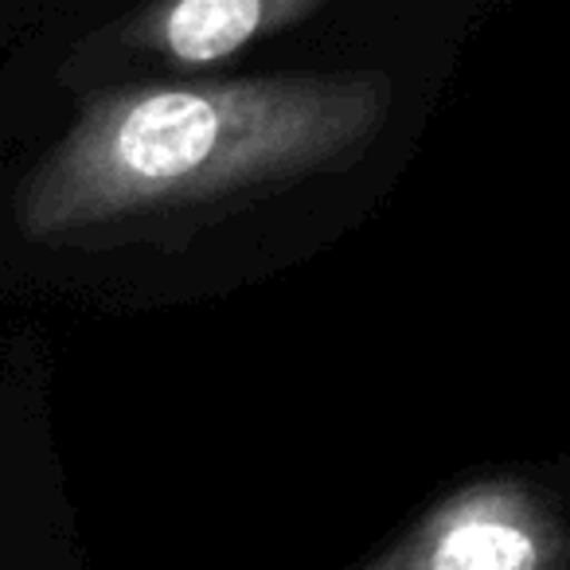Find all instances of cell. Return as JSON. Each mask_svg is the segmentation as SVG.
<instances>
[{"label":"cell","mask_w":570,"mask_h":570,"mask_svg":"<svg viewBox=\"0 0 570 570\" xmlns=\"http://www.w3.org/2000/svg\"><path fill=\"white\" fill-rule=\"evenodd\" d=\"M383 71H302L98 90L28 173L17 223L63 238L344 168L387 126Z\"/></svg>","instance_id":"obj_1"},{"label":"cell","mask_w":570,"mask_h":570,"mask_svg":"<svg viewBox=\"0 0 570 570\" xmlns=\"http://www.w3.org/2000/svg\"><path fill=\"white\" fill-rule=\"evenodd\" d=\"M321 9V0H180L145 12L134 40L176 67H212L317 17Z\"/></svg>","instance_id":"obj_3"},{"label":"cell","mask_w":570,"mask_h":570,"mask_svg":"<svg viewBox=\"0 0 570 570\" xmlns=\"http://www.w3.org/2000/svg\"><path fill=\"white\" fill-rule=\"evenodd\" d=\"M567 535L543 492L512 476L445 497L367 570H562Z\"/></svg>","instance_id":"obj_2"}]
</instances>
